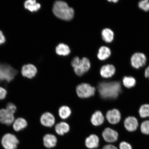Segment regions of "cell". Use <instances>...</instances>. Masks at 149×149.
Listing matches in <instances>:
<instances>
[{
  "label": "cell",
  "instance_id": "obj_16",
  "mask_svg": "<svg viewBox=\"0 0 149 149\" xmlns=\"http://www.w3.org/2000/svg\"><path fill=\"white\" fill-rule=\"evenodd\" d=\"M104 122V115L100 111L95 112L91 117V122L94 126H98L101 125Z\"/></svg>",
  "mask_w": 149,
  "mask_h": 149
},
{
  "label": "cell",
  "instance_id": "obj_20",
  "mask_svg": "<svg viewBox=\"0 0 149 149\" xmlns=\"http://www.w3.org/2000/svg\"><path fill=\"white\" fill-rule=\"evenodd\" d=\"M27 121L23 118H18L14 121L13 128L16 132L23 130L27 126Z\"/></svg>",
  "mask_w": 149,
  "mask_h": 149
},
{
  "label": "cell",
  "instance_id": "obj_19",
  "mask_svg": "<svg viewBox=\"0 0 149 149\" xmlns=\"http://www.w3.org/2000/svg\"><path fill=\"white\" fill-rule=\"evenodd\" d=\"M24 7L31 12H36L40 9L41 5L35 0H28L24 3Z\"/></svg>",
  "mask_w": 149,
  "mask_h": 149
},
{
  "label": "cell",
  "instance_id": "obj_23",
  "mask_svg": "<svg viewBox=\"0 0 149 149\" xmlns=\"http://www.w3.org/2000/svg\"><path fill=\"white\" fill-rule=\"evenodd\" d=\"M56 52L58 55L66 56L70 53V50L69 47L67 45L61 43L56 47Z\"/></svg>",
  "mask_w": 149,
  "mask_h": 149
},
{
  "label": "cell",
  "instance_id": "obj_31",
  "mask_svg": "<svg viewBox=\"0 0 149 149\" xmlns=\"http://www.w3.org/2000/svg\"><path fill=\"white\" fill-rule=\"evenodd\" d=\"M7 91L3 87H0V100L4 99L6 96Z\"/></svg>",
  "mask_w": 149,
  "mask_h": 149
},
{
  "label": "cell",
  "instance_id": "obj_22",
  "mask_svg": "<svg viewBox=\"0 0 149 149\" xmlns=\"http://www.w3.org/2000/svg\"><path fill=\"white\" fill-rule=\"evenodd\" d=\"M102 35L104 41L108 43L113 41L114 38V33L110 29L106 28L102 31Z\"/></svg>",
  "mask_w": 149,
  "mask_h": 149
},
{
  "label": "cell",
  "instance_id": "obj_12",
  "mask_svg": "<svg viewBox=\"0 0 149 149\" xmlns=\"http://www.w3.org/2000/svg\"><path fill=\"white\" fill-rule=\"evenodd\" d=\"M21 72L24 77L31 79L36 75L37 69L36 67L32 64L25 65L22 67Z\"/></svg>",
  "mask_w": 149,
  "mask_h": 149
},
{
  "label": "cell",
  "instance_id": "obj_14",
  "mask_svg": "<svg viewBox=\"0 0 149 149\" xmlns=\"http://www.w3.org/2000/svg\"><path fill=\"white\" fill-rule=\"evenodd\" d=\"M116 69L112 65L108 64L104 65L100 70V74L102 77L110 78L114 75Z\"/></svg>",
  "mask_w": 149,
  "mask_h": 149
},
{
  "label": "cell",
  "instance_id": "obj_3",
  "mask_svg": "<svg viewBox=\"0 0 149 149\" xmlns=\"http://www.w3.org/2000/svg\"><path fill=\"white\" fill-rule=\"evenodd\" d=\"M71 64L74 72L77 75L81 76L87 72L91 67V63L88 59L84 57L80 59L76 57L72 59Z\"/></svg>",
  "mask_w": 149,
  "mask_h": 149
},
{
  "label": "cell",
  "instance_id": "obj_28",
  "mask_svg": "<svg viewBox=\"0 0 149 149\" xmlns=\"http://www.w3.org/2000/svg\"><path fill=\"white\" fill-rule=\"evenodd\" d=\"M139 8L145 12L149 11V0H143L139 3Z\"/></svg>",
  "mask_w": 149,
  "mask_h": 149
},
{
  "label": "cell",
  "instance_id": "obj_30",
  "mask_svg": "<svg viewBox=\"0 0 149 149\" xmlns=\"http://www.w3.org/2000/svg\"><path fill=\"white\" fill-rule=\"evenodd\" d=\"M119 148L120 149H132L131 145L125 141H122L120 143Z\"/></svg>",
  "mask_w": 149,
  "mask_h": 149
},
{
  "label": "cell",
  "instance_id": "obj_13",
  "mask_svg": "<svg viewBox=\"0 0 149 149\" xmlns=\"http://www.w3.org/2000/svg\"><path fill=\"white\" fill-rule=\"evenodd\" d=\"M40 121L42 125L47 127H52L55 124V118L51 113L46 112L41 116Z\"/></svg>",
  "mask_w": 149,
  "mask_h": 149
},
{
  "label": "cell",
  "instance_id": "obj_1",
  "mask_svg": "<svg viewBox=\"0 0 149 149\" xmlns=\"http://www.w3.org/2000/svg\"><path fill=\"white\" fill-rule=\"evenodd\" d=\"M97 88L100 96L106 99L116 98L122 91L120 83L117 81L100 83Z\"/></svg>",
  "mask_w": 149,
  "mask_h": 149
},
{
  "label": "cell",
  "instance_id": "obj_35",
  "mask_svg": "<svg viewBox=\"0 0 149 149\" xmlns=\"http://www.w3.org/2000/svg\"><path fill=\"white\" fill-rule=\"evenodd\" d=\"M109 2H113L114 3H116L118 1V0H111V1H109Z\"/></svg>",
  "mask_w": 149,
  "mask_h": 149
},
{
  "label": "cell",
  "instance_id": "obj_8",
  "mask_svg": "<svg viewBox=\"0 0 149 149\" xmlns=\"http://www.w3.org/2000/svg\"><path fill=\"white\" fill-rule=\"evenodd\" d=\"M102 136L106 141L112 143L116 142L118 140V134L116 130L108 127L106 128L102 132Z\"/></svg>",
  "mask_w": 149,
  "mask_h": 149
},
{
  "label": "cell",
  "instance_id": "obj_27",
  "mask_svg": "<svg viewBox=\"0 0 149 149\" xmlns=\"http://www.w3.org/2000/svg\"><path fill=\"white\" fill-rule=\"evenodd\" d=\"M141 131L143 134L149 135V120L144 121L141 126Z\"/></svg>",
  "mask_w": 149,
  "mask_h": 149
},
{
  "label": "cell",
  "instance_id": "obj_2",
  "mask_svg": "<svg viewBox=\"0 0 149 149\" xmlns=\"http://www.w3.org/2000/svg\"><path fill=\"white\" fill-rule=\"evenodd\" d=\"M53 11L54 14L61 19L70 20L74 16L73 9L69 6L64 1H56L54 4Z\"/></svg>",
  "mask_w": 149,
  "mask_h": 149
},
{
  "label": "cell",
  "instance_id": "obj_33",
  "mask_svg": "<svg viewBox=\"0 0 149 149\" xmlns=\"http://www.w3.org/2000/svg\"><path fill=\"white\" fill-rule=\"evenodd\" d=\"M102 149H118V148L114 145L109 144L104 146Z\"/></svg>",
  "mask_w": 149,
  "mask_h": 149
},
{
  "label": "cell",
  "instance_id": "obj_7",
  "mask_svg": "<svg viewBox=\"0 0 149 149\" xmlns=\"http://www.w3.org/2000/svg\"><path fill=\"white\" fill-rule=\"evenodd\" d=\"M146 57L144 54L141 53H136L132 56L130 62L134 68L139 69L146 64Z\"/></svg>",
  "mask_w": 149,
  "mask_h": 149
},
{
  "label": "cell",
  "instance_id": "obj_24",
  "mask_svg": "<svg viewBox=\"0 0 149 149\" xmlns=\"http://www.w3.org/2000/svg\"><path fill=\"white\" fill-rule=\"evenodd\" d=\"M123 83L126 88H130L135 86L136 80L131 76H125L123 79Z\"/></svg>",
  "mask_w": 149,
  "mask_h": 149
},
{
  "label": "cell",
  "instance_id": "obj_34",
  "mask_svg": "<svg viewBox=\"0 0 149 149\" xmlns=\"http://www.w3.org/2000/svg\"><path fill=\"white\" fill-rule=\"evenodd\" d=\"M145 76L146 78H149V66L147 67L145 71Z\"/></svg>",
  "mask_w": 149,
  "mask_h": 149
},
{
  "label": "cell",
  "instance_id": "obj_32",
  "mask_svg": "<svg viewBox=\"0 0 149 149\" xmlns=\"http://www.w3.org/2000/svg\"><path fill=\"white\" fill-rule=\"evenodd\" d=\"M6 39L2 31L0 30V45L2 44L5 42Z\"/></svg>",
  "mask_w": 149,
  "mask_h": 149
},
{
  "label": "cell",
  "instance_id": "obj_11",
  "mask_svg": "<svg viewBox=\"0 0 149 149\" xmlns=\"http://www.w3.org/2000/svg\"><path fill=\"white\" fill-rule=\"evenodd\" d=\"M125 127L130 132L135 131L139 126V123L136 118L134 116H128L124 121Z\"/></svg>",
  "mask_w": 149,
  "mask_h": 149
},
{
  "label": "cell",
  "instance_id": "obj_17",
  "mask_svg": "<svg viewBox=\"0 0 149 149\" xmlns=\"http://www.w3.org/2000/svg\"><path fill=\"white\" fill-rule=\"evenodd\" d=\"M44 144L45 146L47 148H53L57 144L56 137L54 135L48 134L43 138Z\"/></svg>",
  "mask_w": 149,
  "mask_h": 149
},
{
  "label": "cell",
  "instance_id": "obj_10",
  "mask_svg": "<svg viewBox=\"0 0 149 149\" xmlns=\"http://www.w3.org/2000/svg\"><path fill=\"white\" fill-rule=\"evenodd\" d=\"M106 118L108 122L112 124H116L120 122L121 115L120 111L116 109H113L107 112Z\"/></svg>",
  "mask_w": 149,
  "mask_h": 149
},
{
  "label": "cell",
  "instance_id": "obj_15",
  "mask_svg": "<svg viewBox=\"0 0 149 149\" xmlns=\"http://www.w3.org/2000/svg\"><path fill=\"white\" fill-rule=\"evenodd\" d=\"M100 139L97 136L92 134L87 137L85 140V145L87 148L93 149L97 148L99 145Z\"/></svg>",
  "mask_w": 149,
  "mask_h": 149
},
{
  "label": "cell",
  "instance_id": "obj_4",
  "mask_svg": "<svg viewBox=\"0 0 149 149\" xmlns=\"http://www.w3.org/2000/svg\"><path fill=\"white\" fill-rule=\"evenodd\" d=\"M18 71L8 64H0V80L8 82L13 80Z\"/></svg>",
  "mask_w": 149,
  "mask_h": 149
},
{
  "label": "cell",
  "instance_id": "obj_6",
  "mask_svg": "<svg viewBox=\"0 0 149 149\" xmlns=\"http://www.w3.org/2000/svg\"><path fill=\"white\" fill-rule=\"evenodd\" d=\"M19 141L15 136L10 133L6 134L1 140V144L5 149H16Z\"/></svg>",
  "mask_w": 149,
  "mask_h": 149
},
{
  "label": "cell",
  "instance_id": "obj_5",
  "mask_svg": "<svg viewBox=\"0 0 149 149\" xmlns=\"http://www.w3.org/2000/svg\"><path fill=\"white\" fill-rule=\"evenodd\" d=\"M76 92L80 98H88L94 95L95 88L88 84L83 83L77 86Z\"/></svg>",
  "mask_w": 149,
  "mask_h": 149
},
{
  "label": "cell",
  "instance_id": "obj_21",
  "mask_svg": "<svg viewBox=\"0 0 149 149\" xmlns=\"http://www.w3.org/2000/svg\"><path fill=\"white\" fill-rule=\"evenodd\" d=\"M111 54V50L109 47L102 46L99 50L97 57L100 60H105L110 57Z\"/></svg>",
  "mask_w": 149,
  "mask_h": 149
},
{
  "label": "cell",
  "instance_id": "obj_29",
  "mask_svg": "<svg viewBox=\"0 0 149 149\" xmlns=\"http://www.w3.org/2000/svg\"><path fill=\"white\" fill-rule=\"evenodd\" d=\"M9 113L14 115L17 110L16 106L12 102H9L6 106V109Z\"/></svg>",
  "mask_w": 149,
  "mask_h": 149
},
{
  "label": "cell",
  "instance_id": "obj_9",
  "mask_svg": "<svg viewBox=\"0 0 149 149\" xmlns=\"http://www.w3.org/2000/svg\"><path fill=\"white\" fill-rule=\"evenodd\" d=\"M14 115L9 113L6 109L0 110V123L1 124L10 125L14 120Z\"/></svg>",
  "mask_w": 149,
  "mask_h": 149
},
{
  "label": "cell",
  "instance_id": "obj_18",
  "mask_svg": "<svg viewBox=\"0 0 149 149\" xmlns=\"http://www.w3.org/2000/svg\"><path fill=\"white\" fill-rule=\"evenodd\" d=\"M70 126L66 122H61L57 124L55 127L56 132L59 135H63L70 130Z\"/></svg>",
  "mask_w": 149,
  "mask_h": 149
},
{
  "label": "cell",
  "instance_id": "obj_26",
  "mask_svg": "<svg viewBox=\"0 0 149 149\" xmlns=\"http://www.w3.org/2000/svg\"><path fill=\"white\" fill-rule=\"evenodd\" d=\"M139 113L141 118L149 117V104H145L141 105L139 108Z\"/></svg>",
  "mask_w": 149,
  "mask_h": 149
},
{
  "label": "cell",
  "instance_id": "obj_25",
  "mask_svg": "<svg viewBox=\"0 0 149 149\" xmlns=\"http://www.w3.org/2000/svg\"><path fill=\"white\" fill-rule=\"evenodd\" d=\"M59 115L61 118H68L71 114V111L69 107L66 106H63L59 109Z\"/></svg>",
  "mask_w": 149,
  "mask_h": 149
}]
</instances>
